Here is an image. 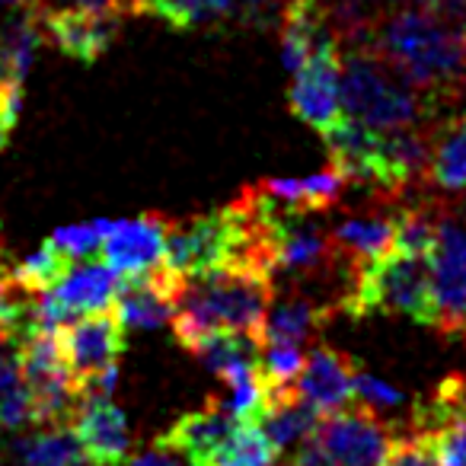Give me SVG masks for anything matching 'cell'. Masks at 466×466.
Masks as SVG:
<instances>
[{"mask_svg":"<svg viewBox=\"0 0 466 466\" xmlns=\"http://www.w3.org/2000/svg\"><path fill=\"white\" fill-rule=\"evenodd\" d=\"M361 35L425 96L431 116L466 90V26L428 7H402Z\"/></svg>","mask_w":466,"mask_h":466,"instance_id":"obj_1","label":"cell"},{"mask_svg":"<svg viewBox=\"0 0 466 466\" xmlns=\"http://www.w3.org/2000/svg\"><path fill=\"white\" fill-rule=\"evenodd\" d=\"M272 281V275L247 266H227L198 279H186L176 298L173 323H169L176 342L192 351L201 339L218 329L262 332L275 298Z\"/></svg>","mask_w":466,"mask_h":466,"instance_id":"obj_2","label":"cell"},{"mask_svg":"<svg viewBox=\"0 0 466 466\" xmlns=\"http://www.w3.org/2000/svg\"><path fill=\"white\" fill-rule=\"evenodd\" d=\"M342 116L377 131L431 122L425 96L370 46L361 29L342 39Z\"/></svg>","mask_w":466,"mask_h":466,"instance_id":"obj_3","label":"cell"},{"mask_svg":"<svg viewBox=\"0 0 466 466\" xmlns=\"http://www.w3.org/2000/svg\"><path fill=\"white\" fill-rule=\"evenodd\" d=\"M339 307L355 319L370 313H400L434 329L438 313L431 294V259L425 253H406L393 247L351 275Z\"/></svg>","mask_w":466,"mask_h":466,"instance_id":"obj_4","label":"cell"},{"mask_svg":"<svg viewBox=\"0 0 466 466\" xmlns=\"http://www.w3.org/2000/svg\"><path fill=\"white\" fill-rule=\"evenodd\" d=\"M431 259V294L438 323L434 329L444 336L466 332V220L444 208L438 237L428 253Z\"/></svg>","mask_w":466,"mask_h":466,"instance_id":"obj_5","label":"cell"},{"mask_svg":"<svg viewBox=\"0 0 466 466\" xmlns=\"http://www.w3.org/2000/svg\"><path fill=\"white\" fill-rule=\"evenodd\" d=\"M33 10V7H29ZM42 29V39L80 65H96L122 29L125 10H86V7H39L33 10Z\"/></svg>","mask_w":466,"mask_h":466,"instance_id":"obj_6","label":"cell"},{"mask_svg":"<svg viewBox=\"0 0 466 466\" xmlns=\"http://www.w3.org/2000/svg\"><path fill=\"white\" fill-rule=\"evenodd\" d=\"M317 441L342 466H383L396 444V434L364 402L323 415Z\"/></svg>","mask_w":466,"mask_h":466,"instance_id":"obj_7","label":"cell"},{"mask_svg":"<svg viewBox=\"0 0 466 466\" xmlns=\"http://www.w3.org/2000/svg\"><path fill=\"white\" fill-rule=\"evenodd\" d=\"M291 77V112L319 135L329 131L342 118V46L319 48Z\"/></svg>","mask_w":466,"mask_h":466,"instance_id":"obj_8","label":"cell"},{"mask_svg":"<svg viewBox=\"0 0 466 466\" xmlns=\"http://www.w3.org/2000/svg\"><path fill=\"white\" fill-rule=\"evenodd\" d=\"M58 339L65 364L77 383L106 368H116L125 351V326L116 317V310L84 313V317L71 319L58 332Z\"/></svg>","mask_w":466,"mask_h":466,"instance_id":"obj_9","label":"cell"},{"mask_svg":"<svg viewBox=\"0 0 466 466\" xmlns=\"http://www.w3.org/2000/svg\"><path fill=\"white\" fill-rule=\"evenodd\" d=\"M182 281L186 279L176 275L167 262L141 275H128L118 285L116 317L122 319L125 329H163L167 323H173Z\"/></svg>","mask_w":466,"mask_h":466,"instance_id":"obj_10","label":"cell"},{"mask_svg":"<svg viewBox=\"0 0 466 466\" xmlns=\"http://www.w3.org/2000/svg\"><path fill=\"white\" fill-rule=\"evenodd\" d=\"M173 220L163 214H144L135 220H112L103 240V259L116 268L122 279L141 275L160 266L167 256V233Z\"/></svg>","mask_w":466,"mask_h":466,"instance_id":"obj_11","label":"cell"},{"mask_svg":"<svg viewBox=\"0 0 466 466\" xmlns=\"http://www.w3.org/2000/svg\"><path fill=\"white\" fill-rule=\"evenodd\" d=\"M358 364L351 355L332 345H317L307 355V364L298 377V390L319 409L323 415L339 412L355 400Z\"/></svg>","mask_w":466,"mask_h":466,"instance_id":"obj_12","label":"cell"},{"mask_svg":"<svg viewBox=\"0 0 466 466\" xmlns=\"http://www.w3.org/2000/svg\"><path fill=\"white\" fill-rule=\"evenodd\" d=\"M319 421H323V412L300 393L298 383H291V387H272L266 409L253 425L266 431L279 453H294L307 441L317 438Z\"/></svg>","mask_w":466,"mask_h":466,"instance_id":"obj_13","label":"cell"},{"mask_svg":"<svg viewBox=\"0 0 466 466\" xmlns=\"http://www.w3.org/2000/svg\"><path fill=\"white\" fill-rule=\"evenodd\" d=\"M71 428L80 438V444H84V453L96 466H122L128 460V419L112 400L84 402Z\"/></svg>","mask_w":466,"mask_h":466,"instance_id":"obj_14","label":"cell"},{"mask_svg":"<svg viewBox=\"0 0 466 466\" xmlns=\"http://www.w3.org/2000/svg\"><path fill=\"white\" fill-rule=\"evenodd\" d=\"M329 233L342 259L351 268H361L364 262L380 259L383 253L396 247V211L370 208L361 214H349Z\"/></svg>","mask_w":466,"mask_h":466,"instance_id":"obj_15","label":"cell"},{"mask_svg":"<svg viewBox=\"0 0 466 466\" xmlns=\"http://www.w3.org/2000/svg\"><path fill=\"white\" fill-rule=\"evenodd\" d=\"M240 425L243 421L227 412L218 400H208L205 409L176 419L173 428L167 431V438L173 444H179L198 466H211L214 457L224 451L227 441L240 431Z\"/></svg>","mask_w":466,"mask_h":466,"instance_id":"obj_16","label":"cell"},{"mask_svg":"<svg viewBox=\"0 0 466 466\" xmlns=\"http://www.w3.org/2000/svg\"><path fill=\"white\" fill-rule=\"evenodd\" d=\"M431 157H428V188L466 198V116L428 122Z\"/></svg>","mask_w":466,"mask_h":466,"instance_id":"obj_17","label":"cell"},{"mask_svg":"<svg viewBox=\"0 0 466 466\" xmlns=\"http://www.w3.org/2000/svg\"><path fill=\"white\" fill-rule=\"evenodd\" d=\"M118 285H122V275L106 259H99L71 266V272L65 275V281L58 288H52V294L74 317H84V313L116 310Z\"/></svg>","mask_w":466,"mask_h":466,"instance_id":"obj_18","label":"cell"},{"mask_svg":"<svg viewBox=\"0 0 466 466\" xmlns=\"http://www.w3.org/2000/svg\"><path fill=\"white\" fill-rule=\"evenodd\" d=\"M332 319V307L310 294H285L275 300L262 323V342H310Z\"/></svg>","mask_w":466,"mask_h":466,"instance_id":"obj_19","label":"cell"},{"mask_svg":"<svg viewBox=\"0 0 466 466\" xmlns=\"http://www.w3.org/2000/svg\"><path fill=\"white\" fill-rule=\"evenodd\" d=\"M7 466H96L71 425H39L7 447Z\"/></svg>","mask_w":466,"mask_h":466,"instance_id":"obj_20","label":"cell"},{"mask_svg":"<svg viewBox=\"0 0 466 466\" xmlns=\"http://www.w3.org/2000/svg\"><path fill=\"white\" fill-rule=\"evenodd\" d=\"M262 332H249V329H218L211 336H205L195 345L188 355H195L205 370H211L214 377L227 380L233 370L240 368H262Z\"/></svg>","mask_w":466,"mask_h":466,"instance_id":"obj_21","label":"cell"},{"mask_svg":"<svg viewBox=\"0 0 466 466\" xmlns=\"http://www.w3.org/2000/svg\"><path fill=\"white\" fill-rule=\"evenodd\" d=\"M35 425V400L14 342H0V431H23Z\"/></svg>","mask_w":466,"mask_h":466,"instance_id":"obj_22","label":"cell"},{"mask_svg":"<svg viewBox=\"0 0 466 466\" xmlns=\"http://www.w3.org/2000/svg\"><path fill=\"white\" fill-rule=\"evenodd\" d=\"M233 7L237 0H150L141 16H157L173 29H195L233 20Z\"/></svg>","mask_w":466,"mask_h":466,"instance_id":"obj_23","label":"cell"},{"mask_svg":"<svg viewBox=\"0 0 466 466\" xmlns=\"http://www.w3.org/2000/svg\"><path fill=\"white\" fill-rule=\"evenodd\" d=\"M74 259L65 253V249L58 247V243H42L39 249H35L29 259H23L20 266L7 268V275L16 281L20 288H26V291H52V288H58L61 281H65V275L71 272Z\"/></svg>","mask_w":466,"mask_h":466,"instance_id":"obj_24","label":"cell"},{"mask_svg":"<svg viewBox=\"0 0 466 466\" xmlns=\"http://www.w3.org/2000/svg\"><path fill=\"white\" fill-rule=\"evenodd\" d=\"M211 466H279V451L259 425L243 421L240 431L227 441Z\"/></svg>","mask_w":466,"mask_h":466,"instance_id":"obj_25","label":"cell"},{"mask_svg":"<svg viewBox=\"0 0 466 466\" xmlns=\"http://www.w3.org/2000/svg\"><path fill=\"white\" fill-rule=\"evenodd\" d=\"M307 364V351L298 342H266L262 349V374L272 387H291L298 383Z\"/></svg>","mask_w":466,"mask_h":466,"instance_id":"obj_26","label":"cell"},{"mask_svg":"<svg viewBox=\"0 0 466 466\" xmlns=\"http://www.w3.org/2000/svg\"><path fill=\"white\" fill-rule=\"evenodd\" d=\"M112 220H93V224L65 227V230L52 233V243H58L71 259H90V256L103 253V240L109 233Z\"/></svg>","mask_w":466,"mask_h":466,"instance_id":"obj_27","label":"cell"},{"mask_svg":"<svg viewBox=\"0 0 466 466\" xmlns=\"http://www.w3.org/2000/svg\"><path fill=\"white\" fill-rule=\"evenodd\" d=\"M383 466H444L425 434H400Z\"/></svg>","mask_w":466,"mask_h":466,"instance_id":"obj_28","label":"cell"},{"mask_svg":"<svg viewBox=\"0 0 466 466\" xmlns=\"http://www.w3.org/2000/svg\"><path fill=\"white\" fill-rule=\"evenodd\" d=\"M355 400L364 402V406H370V409H393V406H406L409 396L402 393V390L390 387V383L380 380V377H374V374H368V370L358 368Z\"/></svg>","mask_w":466,"mask_h":466,"instance_id":"obj_29","label":"cell"},{"mask_svg":"<svg viewBox=\"0 0 466 466\" xmlns=\"http://www.w3.org/2000/svg\"><path fill=\"white\" fill-rule=\"evenodd\" d=\"M285 7H288V0H237L233 20L249 29H272V26H281Z\"/></svg>","mask_w":466,"mask_h":466,"instance_id":"obj_30","label":"cell"},{"mask_svg":"<svg viewBox=\"0 0 466 466\" xmlns=\"http://www.w3.org/2000/svg\"><path fill=\"white\" fill-rule=\"evenodd\" d=\"M425 438L431 441L444 466H466V419L451 421V425H444L434 434H425Z\"/></svg>","mask_w":466,"mask_h":466,"instance_id":"obj_31","label":"cell"},{"mask_svg":"<svg viewBox=\"0 0 466 466\" xmlns=\"http://www.w3.org/2000/svg\"><path fill=\"white\" fill-rule=\"evenodd\" d=\"M128 466H198V463H195L179 444H173V441L163 434V438H157L144 453L131 457Z\"/></svg>","mask_w":466,"mask_h":466,"instance_id":"obj_32","label":"cell"},{"mask_svg":"<svg viewBox=\"0 0 466 466\" xmlns=\"http://www.w3.org/2000/svg\"><path fill=\"white\" fill-rule=\"evenodd\" d=\"M288 466H342L339 460H332L329 453L319 447V441H307L304 447H298V451L291 453V460H288Z\"/></svg>","mask_w":466,"mask_h":466,"instance_id":"obj_33","label":"cell"},{"mask_svg":"<svg viewBox=\"0 0 466 466\" xmlns=\"http://www.w3.org/2000/svg\"><path fill=\"white\" fill-rule=\"evenodd\" d=\"M393 4H406V7H428L438 14L451 16V20L466 26V0H393Z\"/></svg>","mask_w":466,"mask_h":466,"instance_id":"obj_34","label":"cell"},{"mask_svg":"<svg viewBox=\"0 0 466 466\" xmlns=\"http://www.w3.org/2000/svg\"><path fill=\"white\" fill-rule=\"evenodd\" d=\"M71 4L86 10H125V14H131V0H71Z\"/></svg>","mask_w":466,"mask_h":466,"instance_id":"obj_35","label":"cell"},{"mask_svg":"<svg viewBox=\"0 0 466 466\" xmlns=\"http://www.w3.org/2000/svg\"><path fill=\"white\" fill-rule=\"evenodd\" d=\"M10 7H26L23 0H0V10H10Z\"/></svg>","mask_w":466,"mask_h":466,"instance_id":"obj_36","label":"cell"},{"mask_svg":"<svg viewBox=\"0 0 466 466\" xmlns=\"http://www.w3.org/2000/svg\"><path fill=\"white\" fill-rule=\"evenodd\" d=\"M7 272V268H4V240H0V275Z\"/></svg>","mask_w":466,"mask_h":466,"instance_id":"obj_37","label":"cell"},{"mask_svg":"<svg viewBox=\"0 0 466 466\" xmlns=\"http://www.w3.org/2000/svg\"><path fill=\"white\" fill-rule=\"evenodd\" d=\"M460 218H463V220H466V201H463V211H460Z\"/></svg>","mask_w":466,"mask_h":466,"instance_id":"obj_38","label":"cell"}]
</instances>
